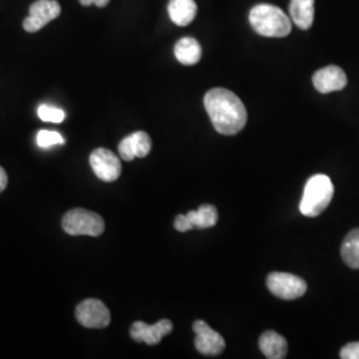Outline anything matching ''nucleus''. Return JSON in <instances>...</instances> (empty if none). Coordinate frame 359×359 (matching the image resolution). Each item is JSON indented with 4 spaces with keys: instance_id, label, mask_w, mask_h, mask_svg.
I'll return each mask as SVG.
<instances>
[{
    "instance_id": "nucleus-3",
    "label": "nucleus",
    "mask_w": 359,
    "mask_h": 359,
    "mask_svg": "<svg viewBox=\"0 0 359 359\" xmlns=\"http://www.w3.org/2000/svg\"><path fill=\"white\" fill-rule=\"evenodd\" d=\"M334 185L326 175H314L305 185L299 210L306 217H317L332 203Z\"/></svg>"
},
{
    "instance_id": "nucleus-4",
    "label": "nucleus",
    "mask_w": 359,
    "mask_h": 359,
    "mask_svg": "<svg viewBox=\"0 0 359 359\" xmlns=\"http://www.w3.org/2000/svg\"><path fill=\"white\" fill-rule=\"evenodd\" d=\"M65 233L71 236H92L97 237L105 229L104 219L100 215L87 209L76 208L67 212L62 219Z\"/></svg>"
},
{
    "instance_id": "nucleus-2",
    "label": "nucleus",
    "mask_w": 359,
    "mask_h": 359,
    "mask_svg": "<svg viewBox=\"0 0 359 359\" xmlns=\"http://www.w3.org/2000/svg\"><path fill=\"white\" fill-rule=\"evenodd\" d=\"M250 26L258 35L285 38L292 32V22L281 8L271 4H257L249 13Z\"/></svg>"
},
{
    "instance_id": "nucleus-16",
    "label": "nucleus",
    "mask_w": 359,
    "mask_h": 359,
    "mask_svg": "<svg viewBox=\"0 0 359 359\" xmlns=\"http://www.w3.org/2000/svg\"><path fill=\"white\" fill-rule=\"evenodd\" d=\"M201 46L194 38L180 39L175 46V56L181 65H197L201 59Z\"/></svg>"
},
{
    "instance_id": "nucleus-24",
    "label": "nucleus",
    "mask_w": 359,
    "mask_h": 359,
    "mask_svg": "<svg viewBox=\"0 0 359 359\" xmlns=\"http://www.w3.org/2000/svg\"><path fill=\"white\" fill-rule=\"evenodd\" d=\"M7 184H8L7 173H6L4 168L0 167V193L3 192V191L7 188Z\"/></svg>"
},
{
    "instance_id": "nucleus-12",
    "label": "nucleus",
    "mask_w": 359,
    "mask_h": 359,
    "mask_svg": "<svg viewBox=\"0 0 359 359\" xmlns=\"http://www.w3.org/2000/svg\"><path fill=\"white\" fill-rule=\"evenodd\" d=\"M313 84L321 93L344 90L347 86L346 74L338 65H327L314 74Z\"/></svg>"
},
{
    "instance_id": "nucleus-14",
    "label": "nucleus",
    "mask_w": 359,
    "mask_h": 359,
    "mask_svg": "<svg viewBox=\"0 0 359 359\" xmlns=\"http://www.w3.org/2000/svg\"><path fill=\"white\" fill-rule=\"evenodd\" d=\"M258 346L266 358L283 359L287 354L286 339L283 335L271 330H268L261 335Z\"/></svg>"
},
{
    "instance_id": "nucleus-6",
    "label": "nucleus",
    "mask_w": 359,
    "mask_h": 359,
    "mask_svg": "<svg viewBox=\"0 0 359 359\" xmlns=\"http://www.w3.org/2000/svg\"><path fill=\"white\" fill-rule=\"evenodd\" d=\"M76 320L88 329H104L111 323V313L100 299L88 298L81 301L75 311Z\"/></svg>"
},
{
    "instance_id": "nucleus-8",
    "label": "nucleus",
    "mask_w": 359,
    "mask_h": 359,
    "mask_svg": "<svg viewBox=\"0 0 359 359\" xmlns=\"http://www.w3.org/2000/svg\"><path fill=\"white\" fill-rule=\"evenodd\" d=\"M90 164L95 175L105 182H114L121 175V163L118 157L109 149H95L90 154Z\"/></svg>"
},
{
    "instance_id": "nucleus-15",
    "label": "nucleus",
    "mask_w": 359,
    "mask_h": 359,
    "mask_svg": "<svg viewBox=\"0 0 359 359\" xmlns=\"http://www.w3.org/2000/svg\"><path fill=\"white\" fill-rule=\"evenodd\" d=\"M289 13L295 26L309 29L314 22V0H292Z\"/></svg>"
},
{
    "instance_id": "nucleus-1",
    "label": "nucleus",
    "mask_w": 359,
    "mask_h": 359,
    "mask_svg": "<svg viewBox=\"0 0 359 359\" xmlns=\"http://www.w3.org/2000/svg\"><path fill=\"white\" fill-rule=\"evenodd\" d=\"M206 112L218 133L233 136L240 133L248 121V112L241 99L225 88H213L204 97Z\"/></svg>"
},
{
    "instance_id": "nucleus-17",
    "label": "nucleus",
    "mask_w": 359,
    "mask_h": 359,
    "mask_svg": "<svg viewBox=\"0 0 359 359\" xmlns=\"http://www.w3.org/2000/svg\"><path fill=\"white\" fill-rule=\"evenodd\" d=\"M344 262L351 269H359V229L350 231L341 246Z\"/></svg>"
},
{
    "instance_id": "nucleus-20",
    "label": "nucleus",
    "mask_w": 359,
    "mask_h": 359,
    "mask_svg": "<svg viewBox=\"0 0 359 359\" xmlns=\"http://www.w3.org/2000/svg\"><path fill=\"white\" fill-rule=\"evenodd\" d=\"M65 144V139L60 133L43 129L38 133V145L41 148H50L52 145Z\"/></svg>"
},
{
    "instance_id": "nucleus-21",
    "label": "nucleus",
    "mask_w": 359,
    "mask_h": 359,
    "mask_svg": "<svg viewBox=\"0 0 359 359\" xmlns=\"http://www.w3.org/2000/svg\"><path fill=\"white\" fill-rule=\"evenodd\" d=\"M339 357L342 359H359V342H350L342 347Z\"/></svg>"
},
{
    "instance_id": "nucleus-10",
    "label": "nucleus",
    "mask_w": 359,
    "mask_h": 359,
    "mask_svg": "<svg viewBox=\"0 0 359 359\" xmlns=\"http://www.w3.org/2000/svg\"><path fill=\"white\" fill-rule=\"evenodd\" d=\"M173 323L169 320H161L154 325H147L145 322L136 321L130 327V338L136 342H145L147 345H157L161 339L172 333Z\"/></svg>"
},
{
    "instance_id": "nucleus-13",
    "label": "nucleus",
    "mask_w": 359,
    "mask_h": 359,
    "mask_svg": "<svg viewBox=\"0 0 359 359\" xmlns=\"http://www.w3.org/2000/svg\"><path fill=\"white\" fill-rule=\"evenodd\" d=\"M168 13L176 26H188L197 15V4L194 0H169Z\"/></svg>"
},
{
    "instance_id": "nucleus-11",
    "label": "nucleus",
    "mask_w": 359,
    "mask_h": 359,
    "mask_svg": "<svg viewBox=\"0 0 359 359\" xmlns=\"http://www.w3.org/2000/svg\"><path fill=\"white\" fill-rule=\"evenodd\" d=\"M151 149H152L151 136L144 130H137L129 135L118 144V154L126 161H132L136 157L144 158L149 154Z\"/></svg>"
},
{
    "instance_id": "nucleus-5",
    "label": "nucleus",
    "mask_w": 359,
    "mask_h": 359,
    "mask_svg": "<svg viewBox=\"0 0 359 359\" xmlns=\"http://www.w3.org/2000/svg\"><path fill=\"white\" fill-rule=\"evenodd\" d=\"M270 293L281 299L292 301L306 293L308 285L301 278L290 273H271L266 280Z\"/></svg>"
},
{
    "instance_id": "nucleus-9",
    "label": "nucleus",
    "mask_w": 359,
    "mask_h": 359,
    "mask_svg": "<svg viewBox=\"0 0 359 359\" xmlns=\"http://www.w3.org/2000/svg\"><path fill=\"white\" fill-rule=\"evenodd\" d=\"M193 332L196 333L194 345L198 353L204 355H218L225 350V339L206 322L201 320L194 322Z\"/></svg>"
},
{
    "instance_id": "nucleus-23",
    "label": "nucleus",
    "mask_w": 359,
    "mask_h": 359,
    "mask_svg": "<svg viewBox=\"0 0 359 359\" xmlns=\"http://www.w3.org/2000/svg\"><path fill=\"white\" fill-rule=\"evenodd\" d=\"M79 1H80L81 6H86V7L96 6V7H100V8L109 4V0H79Z\"/></svg>"
},
{
    "instance_id": "nucleus-18",
    "label": "nucleus",
    "mask_w": 359,
    "mask_h": 359,
    "mask_svg": "<svg viewBox=\"0 0 359 359\" xmlns=\"http://www.w3.org/2000/svg\"><path fill=\"white\" fill-rule=\"evenodd\" d=\"M187 216L189 218L193 228H197V229L212 228L217 224L218 221L217 209L209 204L200 206L197 210H191L189 213H187Z\"/></svg>"
},
{
    "instance_id": "nucleus-7",
    "label": "nucleus",
    "mask_w": 359,
    "mask_h": 359,
    "mask_svg": "<svg viewBox=\"0 0 359 359\" xmlns=\"http://www.w3.org/2000/svg\"><path fill=\"white\" fill-rule=\"evenodd\" d=\"M62 7L56 0H36L29 7V15L23 22L27 32H38L50 22L59 18Z\"/></svg>"
},
{
    "instance_id": "nucleus-19",
    "label": "nucleus",
    "mask_w": 359,
    "mask_h": 359,
    "mask_svg": "<svg viewBox=\"0 0 359 359\" xmlns=\"http://www.w3.org/2000/svg\"><path fill=\"white\" fill-rule=\"evenodd\" d=\"M38 115L43 121H46V123H55V124L63 123L65 118V114L63 109L52 107V105H47V104H43V105L39 107Z\"/></svg>"
},
{
    "instance_id": "nucleus-22",
    "label": "nucleus",
    "mask_w": 359,
    "mask_h": 359,
    "mask_svg": "<svg viewBox=\"0 0 359 359\" xmlns=\"http://www.w3.org/2000/svg\"><path fill=\"white\" fill-rule=\"evenodd\" d=\"M175 228H176V231H188L193 229L192 224H191V221H189L187 215H180L176 217Z\"/></svg>"
}]
</instances>
